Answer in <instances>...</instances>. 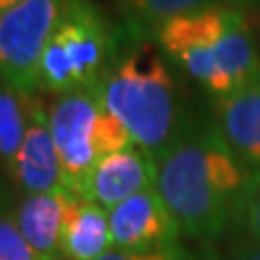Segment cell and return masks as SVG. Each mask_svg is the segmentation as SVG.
Instances as JSON below:
<instances>
[{"label": "cell", "instance_id": "7a4b0ae2", "mask_svg": "<svg viewBox=\"0 0 260 260\" xmlns=\"http://www.w3.org/2000/svg\"><path fill=\"white\" fill-rule=\"evenodd\" d=\"M93 91L126 128L130 141L156 158L165 156L193 128L165 54L150 39L128 32Z\"/></svg>", "mask_w": 260, "mask_h": 260}, {"label": "cell", "instance_id": "30bf717a", "mask_svg": "<svg viewBox=\"0 0 260 260\" xmlns=\"http://www.w3.org/2000/svg\"><path fill=\"white\" fill-rule=\"evenodd\" d=\"M9 172L20 189L26 191V195L50 193L63 186L61 162L50 133L48 111L39 95L32 98L26 135Z\"/></svg>", "mask_w": 260, "mask_h": 260}, {"label": "cell", "instance_id": "d6986e66", "mask_svg": "<svg viewBox=\"0 0 260 260\" xmlns=\"http://www.w3.org/2000/svg\"><path fill=\"white\" fill-rule=\"evenodd\" d=\"M232 9L245 11V9H258L260 11V0H228Z\"/></svg>", "mask_w": 260, "mask_h": 260}, {"label": "cell", "instance_id": "4fadbf2b", "mask_svg": "<svg viewBox=\"0 0 260 260\" xmlns=\"http://www.w3.org/2000/svg\"><path fill=\"white\" fill-rule=\"evenodd\" d=\"M111 245L109 210L72 193L61 232L63 260H100Z\"/></svg>", "mask_w": 260, "mask_h": 260}, {"label": "cell", "instance_id": "7c38bea8", "mask_svg": "<svg viewBox=\"0 0 260 260\" xmlns=\"http://www.w3.org/2000/svg\"><path fill=\"white\" fill-rule=\"evenodd\" d=\"M72 191L61 186L50 193H32L22 200L15 213L22 237L39 256L48 260H63L61 256V232L65 213H68Z\"/></svg>", "mask_w": 260, "mask_h": 260}, {"label": "cell", "instance_id": "277c9868", "mask_svg": "<svg viewBox=\"0 0 260 260\" xmlns=\"http://www.w3.org/2000/svg\"><path fill=\"white\" fill-rule=\"evenodd\" d=\"M48 121L61 162L63 186L72 193L102 156L133 143L126 128L107 111L93 89L56 95Z\"/></svg>", "mask_w": 260, "mask_h": 260}, {"label": "cell", "instance_id": "8fae6325", "mask_svg": "<svg viewBox=\"0 0 260 260\" xmlns=\"http://www.w3.org/2000/svg\"><path fill=\"white\" fill-rule=\"evenodd\" d=\"M243 18H245V13L232 9V7L195 11L162 22L152 39L169 59L178 61L189 52H198L213 46Z\"/></svg>", "mask_w": 260, "mask_h": 260}, {"label": "cell", "instance_id": "ac0fdd59", "mask_svg": "<svg viewBox=\"0 0 260 260\" xmlns=\"http://www.w3.org/2000/svg\"><path fill=\"white\" fill-rule=\"evenodd\" d=\"M186 251L178 245L156 249V251H119L111 249L100 260H186Z\"/></svg>", "mask_w": 260, "mask_h": 260}, {"label": "cell", "instance_id": "5b68a950", "mask_svg": "<svg viewBox=\"0 0 260 260\" xmlns=\"http://www.w3.org/2000/svg\"><path fill=\"white\" fill-rule=\"evenodd\" d=\"M68 0H22L0 13V78L22 93H37L42 54Z\"/></svg>", "mask_w": 260, "mask_h": 260}, {"label": "cell", "instance_id": "52a82bcc", "mask_svg": "<svg viewBox=\"0 0 260 260\" xmlns=\"http://www.w3.org/2000/svg\"><path fill=\"white\" fill-rule=\"evenodd\" d=\"M158 158L130 143L124 150L102 156L74 189L78 198L104 210L115 208L124 200L156 186Z\"/></svg>", "mask_w": 260, "mask_h": 260}, {"label": "cell", "instance_id": "6da1fadb", "mask_svg": "<svg viewBox=\"0 0 260 260\" xmlns=\"http://www.w3.org/2000/svg\"><path fill=\"white\" fill-rule=\"evenodd\" d=\"M249 180L215 124L193 126L158 158L156 189L180 232L193 239H217L239 221Z\"/></svg>", "mask_w": 260, "mask_h": 260}, {"label": "cell", "instance_id": "8992f818", "mask_svg": "<svg viewBox=\"0 0 260 260\" xmlns=\"http://www.w3.org/2000/svg\"><path fill=\"white\" fill-rule=\"evenodd\" d=\"M176 63L193 80H198L210 98L237 91L260 72L256 39L251 35L247 18L234 24L213 46L184 54Z\"/></svg>", "mask_w": 260, "mask_h": 260}, {"label": "cell", "instance_id": "ffe728a7", "mask_svg": "<svg viewBox=\"0 0 260 260\" xmlns=\"http://www.w3.org/2000/svg\"><path fill=\"white\" fill-rule=\"evenodd\" d=\"M18 3H22V0H0V13H5V11H9L11 7H15Z\"/></svg>", "mask_w": 260, "mask_h": 260}, {"label": "cell", "instance_id": "5bb4252c", "mask_svg": "<svg viewBox=\"0 0 260 260\" xmlns=\"http://www.w3.org/2000/svg\"><path fill=\"white\" fill-rule=\"evenodd\" d=\"M117 5L126 18V30L139 39L154 37L162 22L178 15L230 7L228 0H117Z\"/></svg>", "mask_w": 260, "mask_h": 260}, {"label": "cell", "instance_id": "2e32d148", "mask_svg": "<svg viewBox=\"0 0 260 260\" xmlns=\"http://www.w3.org/2000/svg\"><path fill=\"white\" fill-rule=\"evenodd\" d=\"M0 260H48L22 237L15 217L0 213Z\"/></svg>", "mask_w": 260, "mask_h": 260}, {"label": "cell", "instance_id": "44dd1931", "mask_svg": "<svg viewBox=\"0 0 260 260\" xmlns=\"http://www.w3.org/2000/svg\"><path fill=\"white\" fill-rule=\"evenodd\" d=\"M243 260H260V251H254V254H249V256H245Z\"/></svg>", "mask_w": 260, "mask_h": 260}, {"label": "cell", "instance_id": "e0dca14e", "mask_svg": "<svg viewBox=\"0 0 260 260\" xmlns=\"http://www.w3.org/2000/svg\"><path fill=\"white\" fill-rule=\"evenodd\" d=\"M241 221L245 223L251 237L260 243V172L251 174L249 186L245 191V198H243Z\"/></svg>", "mask_w": 260, "mask_h": 260}, {"label": "cell", "instance_id": "9c48e42d", "mask_svg": "<svg viewBox=\"0 0 260 260\" xmlns=\"http://www.w3.org/2000/svg\"><path fill=\"white\" fill-rule=\"evenodd\" d=\"M210 100L228 148L251 174L260 172V72L237 91Z\"/></svg>", "mask_w": 260, "mask_h": 260}, {"label": "cell", "instance_id": "ba28073f", "mask_svg": "<svg viewBox=\"0 0 260 260\" xmlns=\"http://www.w3.org/2000/svg\"><path fill=\"white\" fill-rule=\"evenodd\" d=\"M111 241L119 251H156L178 245L180 225L158 189H148L109 210Z\"/></svg>", "mask_w": 260, "mask_h": 260}, {"label": "cell", "instance_id": "9a60e30c", "mask_svg": "<svg viewBox=\"0 0 260 260\" xmlns=\"http://www.w3.org/2000/svg\"><path fill=\"white\" fill-rule=\"evenodd\" d=\"M37 93H22L0 78V158L11 169L30 119V104Z\"/></svg>", "mask_w": 260, "mask_h": 260}, {"label": "cell", "instance_id": "3957f363", "mask_svg": "<svg viewBox=\"0 0 260 260\" xmlns=\"http://www.w3.org/2000/svg\"><path fill=\"white\" fill-rule=\"evenodd\" d=\"M124 39L93 0H68L42 54L37 93L93 89L115 61Z\"/></svg>", "mask_w": 260, "mask_h": 260}]
</instances>
